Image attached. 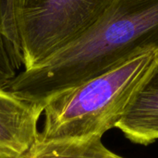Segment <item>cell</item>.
I'll return each instance as SVG.
<instances>
[{
  "mask_svg": "<svg viewBox=\"0 0 158 158\" xmlns=\"http://www.w3.org/2000/svg\"><path fill=\"white\" fill-rule=\"evenodd\" d=\"M150 50H158V0H116L85 33L6 87L29 102L54 96Z\"/></svg>",
  "mask_w": 158,
  "mask_h": 158,
  "instance_id": "1",
  "label": "cell"
},
{
  "mask_svg": "<svg viewBox=\"0 0 158 158\" xmlns=\"http://www.w3.org/2000/svg\"><path fill=\"white\" fill-rule=\"evenodd\" d=\"M157 57L158 50L147 51L48 100L36 141L103 137L116 128Z\"/></svg>",
  "mask_w": 158,
  "mask_h": 158,
  "instance_id": "2",
  "label": "cell"
},
{
  "mask_svg": "<svg viewBox=\"0 0 158 158\" xmlns=\"http://www.w3.org/2000/svg\"><path fill=\"white\" fill-rule=\"evenodd\" d=\"M116 0H16L23 69L43 62L91 29Z\"/></svg>",
  "mask_w": 158,
  "mask_h": 158,
  "instance_id": "3",
  "label": "cell"
},
{
  "mask_svg": "<svg viewBox=\"0 0 158 158\" xmlns=\"http://www.w3.org/2000/svg\"><path fill=\"white\" fill-rule=\"evenodd\" d=\"M44 106L0 88V154L19 158L34 144Z\"/></svg>",
  "mask_w": 158,
  "mask_h": 158,
  "instance_id": "4",
  "label": "cell"
},
{
  "mask_svg": "<svg viewBox=\"0 0 158 158\" xmlns=\"http://www.w3.org/2000/svg\"><path fill=\"white\" fill-rule=\"evenodd\" d=\"M116 128L137 144L149 145L158 140V57Z\"/></svg>",
  "mask_w": 158,
  "mask_h": 158,
  "instance_id": "5",
  "label": "cell"
},
{
  "mask_svg": "<svg viewBox=\"0 0 158 158\" xmlns=\"http://www.w3.org/2000/svg\"><path fill=\"white\" fill-rule=\"evenodd\" d=\"M19 158H124L109 149L102 137L82 140L36 141L29 151Z\"/></svg>",
  "mask_w": 158,
  "mask_h": 158,
  "instance_id": "6",
  "label": "cell"
},
{
  "mask_svg": "<svg viewBox=\"0 0 158 158\" xmlns=\"http://www.w3.org/2000/svg\"><path fill=\"white\" fill-rule=\"evenodd\" d=\"M21 67L18 49L4 33L0 19V88L6 89Z\"/></svg>",
  "mask_w": 158,
  "mask_h": 158,
  "instance_id": "7",
  "label": "cell"
},
{
  "mask_svg": "<svg viewBox=\"0 0 158 158\" xmlns=\"http://www.w3.org/2000/svg\"><path fill=\"white\" fill-rule=\"evenodd\" d=\"M15 3L16 0H0V19L4 33L16 45L18 49L15 20Z\"/></svg>",
  "mask_w": 158,
  "mask_h": 158,
  "instance_id": "8",
  "label": "cell"
},
{
  "mask_svg": "<svg viewBox=\"0 0 158 158\" xmlns=\"http://www.w3.org/2000/svg\"><path fill=\"white\" fill-rule=\"evenodd\" d=\"M2 157H7V156H4V155L0 154V158H2ZM12 158H13V157H12Z\"/></svg>",
  "mask_w": 158,
  "mask_h": 158,
  "instance_id": "9",
  "label": "cell"
},
{
  "mask_svg": "<svg viewBox=\"0 0 158 158\" xmlns=\"http://www.w3.org/2000/svg\"><path fill=\"white\" fill-rule=\"evenodd\" d=\"M2 158H12V157H2Z\"/></svg>",
  "mask_w": 158,
  "mask_h": 158,
  "instance_id": "10",
  "label": "cell"
}]
</instances>
